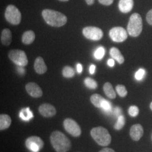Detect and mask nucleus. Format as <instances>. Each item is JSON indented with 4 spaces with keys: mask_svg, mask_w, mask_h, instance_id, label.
Returning a JSON list of instances; mask_svg holds the SVG:
<instances>
[{
    "mask_svg": "<svg viewBox=\"0 0 152 152\" xmlns=\"http://www.w3.org/2000/svg\"><path fill=\"white\" fill-rule=\"evenodd\" d=\"M84 83L86 87L90 89H95L98 87V83L94 79L91 78H86L84 80Z\"/></svg>",
    "mask_w": 152,
    "mask_h": 152,
    "instance_id": "nucleus-24",
    "label": "nucleus"
},
{
    "mask_svg": "<svg viewBox=\"0 0 152 152\" xmlns=\"http://www.w3.org/2000/svg\"><path fill=\"white\" fill-rule=\"evenodd\" d=\"M35 39V33L32 31H28L24 33L22 36V42L25 45H30Z\"/></svg>",
    "mask_w": 152,
    "mask_h": 152,
    "instance_id": "nucleus-18",
    "label": "nucleus"
},
{
    "mask_svg": "<svg viewBox=\"0 0 152 152\" xmlns=\"http://www.w3.org/2000/svg\"><path fill=\"white\" fill-rule=\"evenodd\" d=\"M20 118L23 121H28L33 118V114L29 107L22 109L19 114Z\"/></svg>",
    "mask_w": 152,
    "mask_h": 152,
    "instance_id": "nucleus-21",
    "label": "nucleus"
},
{
    "mask_svg": "<svg viewBox=\"0 0 152 152\" xmlns=\"http://www.w3.org/2000/svg\"><path fill=\"white\" fill-rule=\"evenodd\" d=\"M87 5H91L92 4H94L95 0H85Z\"/></svg>",
    "mask_w": 152,
    "mask_h": 152,
    "instance_id": "nucleus-39",
    "label": "nucleus"
},
{
    "mask_svg": "<svg viewBox=\"0 0 152 152\" xmlns=\"http://www.w3.org/2000/svg\"><path fill=\"white\" fill-rule=\"evenodd\" d=\"M42 15L46 23L52 27H60L67 22L66 16L59 11L45 9L42 12Z\"/></svg>",
    "mask_w": 152,
    "mask_h": 152,
    "instance_id": "nucleus-2",
    "label": "nucleus"
},
{
    "mask_svg": "<svg viewBox=\"0 0 152 152\" xmlns=\"http://www.w3.org/2000/svg\"><path fill=\"white\" fill-rule=\"evenodd\" d=\"M16 69H17V71H18V72H19V73L20 74V75H24V73L26 72L24 69L23 68V66L18 65Z\"/></svg>",
    "mask_w": 152,
    "mask_h": 152,
    "instance_id": "nucleus-34",
    "label": "nucleus"
},
{
    "mask_svg": "<svg viewBox=\"0 0 152 152\" xmlns=\"http://www.w3.org/2000/svg\"><path fill=\"white\" fill-rule=\"evenodd\" d=\"M142 29V22L140 14L134 13L131 15L127 26V32L129 35L136 37L139 36Z\"/></svg>",
    "mask_w": 152,
    "mask_h": 152,
    "instance_id": "nucleus-4",
    "label": "nucleus"
},
{
    "mask_svg": "<svg viewBox=\"0 0 152 152\" xmlns=\"http://www.w3.org/2000/svg\"><path fill=\"white\" fill-rule=\"evenodd\" d=\"M103 90L107 97L110 99H114L116 97V94L112 84L109 82H106L103 86Z\"/></svg>",
    "mask_w": 152,
    "mask_h": 152,
    "instance_id": "nucleus-20",
    "label": "nucleus"
},
{
    "mask_svg": "<svg viewBox=\"0 0 152 152\" xmlns=\"http://www.w3.org/2000/svg\"><path fill=\"white\" fill-rule=\"evenodd\" d=\"M114 114L115 116H117V117H119L121 115V113H122V110H121V109L120 108V107H115V108L114 109Z\"/></svg>",
    "mask_w": 152,
    "mask_h": 152,
    "instance_id": "nucleus-33",
    "label": "nucleus"
},
{
    "mask_svg": "<svg viewBox=\"0 0 152 152\" xmlns=\"http://www.w3.org/2000/svg\"><path fill=\"white\" fill-rule=\"evenodd\" d=\"M82 33L86 38L94 41L100 40L103 36V32L102 30L99 28L96 27L84 28Z\"/></svg>",
    "mask_w": 152,
    "mask_h": 152,
    "instance_id": "nucleus-8",
    "label": "nucleus"
},
{
    "mask_svg": "<svg viewBox=\"0 0 152 152\" xmlns=\"http://www.w3.org/2000/svg\"><path fill=\"white\" fill-rule=\"evenodd\" d=\"M50 142L56 152H67L70 150V140L60 131H55L50 135Z\"/></svg>",
    "mask_w": 152,
    "mask_h": 152,
    "instance_id": "nucleus-1",
    "label": "nucleus"
},
{
    "mask_svg": "<svg viewBox=\"0 0 152 152\" xmlns=\"http://www.w3.org/2000/svg\"><path fill=\"white\" fill-rule=\"evenodd\" d=\"M105 49L103 47H100L94 53V56L95 58L98 59V60H100L102 59L104 56L105 54Z\"/></svg>",
    "mask_w": 152,
    "mask_h": 152,
    "instance_id": "nucleus-28",
    "label": "nucleus"
},
{
    "mask_svg": "<svg viewBox=\"0 0 152 152\" xmlns=\"http://www.w3.org/2000/svg\"><path fill=\"white\" fill-rule=\"evenodd\" d=\"M5 16L6 20L11 24L18 25L21 22V13L15 6L10 5L6 7Z\"/></svg>",
    "mask_w": 152,
    "mask_h": 152,
    "instance_id": "nucleus-5",
    "label": "nucleus"
},
{
    "mask_svg": "<svg viewBox=\"0 0 152 152\" xmlns=\"http://www.w3.org/2000/svg\"><path fill=\"white\" fill-rule=\"evenodd\" d=\"M1 43L5 46L10 45L12 41V34L9 29H4L1 33Z\"/></svg>",
    "mask_w": 152,
    "mask_h": 152,
    "instance_id": "nucleus-16",
    "label": "nucleus"
},
{
    "mask_svg": "<svg viewBox=\"0 0 152 152\" xmlns=\"http://www.w3.org/2000/svg\"><path fill=\"white\" fill-rule=\"evenodd\" d=\"M62 74L65 78H72L75 76V72L73 68L71 66H66L63 69Z\"/></svg>",
    "mask_w": 152,
    "mask_h": 152,
    "instance_id": "nucleus-23",
    "label": "nucleus"
},
{
    "mask_svg": "<svg viewBox=\"0 0 152 152\" xmlns=\"http://www.w3.org/2000/svg\"><path fill=\"white\" fill-rule=\"evenodd\" d=\"M133 0H120L118 7L120 11L123 13H127L131 11L134 6Z\"/></svg>",
    "mask_w": 152,
    "mask_h": 152,
    "instance_id": "nucleus-15",
    "label": "nucleus"
},
{
    "mask_svg": "<svg viewBox=\"0 0 152 152\" xmlns=\"http://www.w3.org/2000/svg\"><path fill=\"white\" fill-rule=\"evenodd\" d=\"M28 94L33 98H40L42 96L43 92L38 85L34 82H29L26 86Z\"/></svg>",
    "mask_w": 152,
    "mask_h": 152,
    "instance_id": "nucleus-11",
    "label": "nucleus"
},
{
    "mask_svg": "<svg viewBox=\"0 0 152 152\" xmlns=\"http://www.w3.org/2000/svg\"><path fill=\"white\" fill-rule=\"evenodd\" d=\"M107 64L108 65L110 66V67H113L114 65L115 64V62H114V60L112 59H109L108 60V62H107Z\"/></svg>",
    "mask_w": 152,
    "mask_h": 152,
    "instance_id": "nucleus-37",
    "label": "nucleus"
},
{
    "mask_svg": "<svg viewBox=\"0 0 152 152\" xmlns=\"http://www.w3.org/2000/svg\"><path fill=\"white\" fill-rule=\"evenodd\" d=\"M145 71L144 69H140L139 70L137 71L135 75V77L137 80L140 81L141 80L145 75Z\"/></svg>",
    "mask_w": 152,
    "mask_h": 152,
    "instance_id": "nucleus-30",
    "label": "nucleus"
},
{
    "mask_svg": "<svg viewBox=\"0 0 152 152\" xmlns=\"http://www.w3.org/2000/svg\"><path fill=\"white\" fill-rule=\"evenodd\" d=\"M11 124V118L9 115L5 114L0 115V130H4L8 129Z\"/></svg>",
    "mask_w": 152,
    "mask_h": 152,
    "instance_id": "nucleus-17",
    "label": "nucleus"
},
{
    "mask_svg": "<svg viewBox=\"0 0 152 152\" xmlns=\"http://www.w3.org/2000/svg\"><path fill=\"white\" fill-rule=\"evenodd\" d=\"M109 36L114 42H122L127 38L128 34L124 28L117 27L110 30Z\"/></svg>",
    "mask_w": 152,
    "mask_h": 152,
    "instance_id": "nucleus-10",
    "label": "nucleus"
},
{
    "mask_svg": "<svg viewBox=\"0 0 152 152\" xmlns=\"http://www.w3.org/2000/svg\"><path fill=\"white\" fill-rule=\"evenodd\" d=\"M9 58L16 65L25 66L28 63L25 52L20 50H12L9 53Z\"/></svg>",
    "mask_w": 152,
    "mask_h": 152,
    "instance_id": "nucleus-6",
    "label": "nucleus"
},
{
    "mask_svg": "<svg viewBox=\"0 0 152 152\" xmlns=\"http://www.w3.org/2000/svg\"><path fill=\"white\" fill-rule=\"evenodd\" d=\"M125 125V117L122 115H121L118 117V120L116 124L114 125V129L117 130H120L122 129Z\"/></svg>",
    "mask_w": 152,
    "mask_h": 152,
    "instance_id": "nucleus-26",
    "label": "nucleus"
},
{
    "mask_svg": "<svg viewBox=\"0 0 152 152\" xmlns=\"http://www.w3.org/2000/svg\"><path fill=\"white\" fill-rule=\"evenodd\" d=\"M63 125L65 130L72 136L78 137L81 135V127L75 120L71 118H66L64 121Z\"/></svg>",
    "mask_w": 152,
    "mask_h": 152,
    "instance_id": "nucleus-7",
    "label": "nucleus"
},
{
    "mask_svg": "<svg viewBox=\"0 0 152 152\" xmlns=\"http://www.w3.org/2000/svg\"><path fill=\"white\" fill-rule=\"evenodd\" d=\"M115 89L119 96L122 98H124L127 94V91L124 85H118L115 87Z\"/></svg>",
    "mask_w": 152,
    "mask_h": 152,
    "instance_id": "nucleus-27",
    "label": "nucleus"
},
{
    "mask_svg": "<svg viewBox=\"0 0 152 152\" xmlns=\"http://www.w3.org/2000/svg\"><path fill=\"white\" fill-rule=\"evenodd\" d=\"M90 134L92 139L101 146H108L111 142V136L108 131L103 127L100 126L93 128Z\"/></svg>",
    "mask_w": 152,
    "mask_h": 152,
    "instance_id": "nucleus-3",
    "label": "nucleus"
},
{
    "mask_svg": "<svg viewBox=\"0 0 152 152\" xmlns=\"http://www.w3.org/2000/svg\"><path fill=\"white\" fill-rule=\"evenodd\" d=\"M114 0H99V2L104 5H110L113 4Z\"/></svg>",
    "mask_w": 152,
    "mask_h": 152,
    "instance_id": "nucleus-32",
    "label": "nucleus"
},
{
    "mask_svg": "<svg viewBox=\"0 0 152 152\" xmlns=\"http://www.w3.org/2000/svg\"><path fill=\"white\" fill-rule=\"evenodd\" d=\"M95 68H96L95 65H93V64L91 65V66H90V69H89V72H90V74L93 75L95 71Z\"/></svg>",
    "mask_w": 152,
    "mask_h": 152,
    "instance_id": "nucleus-35",
    "label": "nucleus"
},
{
    "mask_svg": "<svg viewBox=\"0 0 152 152\" xmlns=\"http://www.w3.org/2000/svg\"><path fill=\"white\" fill-rule=\"evenodd\" d=\"M34 68L36 72L39 75L44 74L48 69L43 58L41 56L36 58L34 64Z\"/></svg>",
    "mask_w": 152,
    "mask_h": 152,
    "instance_id": "nucleus-14",
    "label": "nucleus"
},
{
    "mask_svg": "<svg viewBox=\"0 0 152 152\" xmlns=\"http://www.w3.org/2000/svg\"><path fill=\"white\" fill-rule=\"evenodd\" d=\"M77 70L79 73H81L82 72V66L81 64H78L77 65Z\"/></svg>",
    "mask_w": 152,
    "mask_h": 152,
    "instance_id": "nucleus-38",
    "label": "nucleus"
},
{
    "mask_svg": "<svg viewBox=\"0 0 152 152\" xmlns=\"http://www.w3.org/2000/svg\"><path fill=\"white\" fill-rule=\"evenodd\" d=\"M144 130L142 126L140 124L133 125L131 127L130 135L132 140L138 141L143 135Z\"/></svg>",
    "mask_w": 152,
    "mask_h": 152,
    "instance_id": "nucleus-13",
    "label": "nucleus"
},
{
    "mask_svg": "<svg viewBox=\"0 0 152 152\" xmlns=\"http://www.w3.org/2000/svg\"><path fill=\"white\" fill-rule=\"evenodd\" d=\"M110 56L118 61V63L120 64H122L124 63L125 59L123 56V55L120 52V50L116 48H112L110 50Z\"/></svg>",
    "mask_w": 152,
    "mask_h": 152,
    "instance_id": "nucleus-19",
    "label": "nucleus"
},
{
    "mask_svg": "<svg viewBox=\"0 0 152 152\" xmlns=\"http://www.w3.org/2000/svg\"><path fill=\"white\" fill-rule=\"evenodd\" d=\"M104 98L102 97L100 95L95 94L92 95L90 98V100L91 103L96 108H101L102 104L104 100Z\"/></svg>",
    "mask_w": 152,
    "mask_h": 152,
    "instance_id": "nucleus-22",
    "label": "nucleus"
},
{
    "mask_svg": "<svg viewBox=\"0 0 152 152\" xmlns=\"http://www.w3.org/2000/svg\"><path fill=\"white\" fill-rule=\"evenodd\" d=\"M102 108L103 109L104 112L107 114H110L112 112V104L105 99H104L103 103L102 104Z\"/></svg>",
    "mask_w": 152,
    "mask_h": 152,
    "instance_id": "nucleus-25",
    "label": "nucleus"
},
{
    "mask_svg": "<svg viewBox=\"0 0 152 152\" xmlns=\"http://www.w3.org/2000/svg\"><path fill=\"white\" fill-rule=\"evenodd\" d=\"M39 113L45 117H52L56 113V110L54 107L50 104H43L38 108Z\"/></svg>",
    "mask_w": 152,
    "mask_h": 152,
    "instance_id": "nucleus-12",
    "label": "nucleus"
},
{
    "mask_svg": "<svg viewBox=\"0 0 152 152\" xmlns=\"http://www.w3.org/2000/svg\"><path fill=\"white\" fill-rule=\"evenodd\" d=\"M99 152H115L113 149L108 148H104L102 151H100Z\"/></svg>",
    "mask_w": 152,
    "mask_h": 152,
    "instance_id": "nucleus-36",
    "label": "nucleus"
},
{
    "mask_svg": "<svg viewBox=\"0 0 152 152\" xmlns=\"http://www.w3.org/2000/svg\"><path fill=\"white\" fill-rule=\"evenodd\" d=\"M60 1H68V0H59Z\"/></svg>",
    "mask_w": 152,
    "mask_h": 152,
    "instance_id": "nucleus-41",
    "label": "nucleus"
},
{
    "mask_svg": "<svg viewBox=\"0 0 152 152\" xmlns=\"http://www.w3.org/2000/svg\"><path fill=\"white\" fill-rule=\"evenodd\" d=\"M139 108L135 105L131 106L129 109V114L131 117H136L139 114Z\"/></svg>",
    "mask_w": 152,
    "mask_h": 152,
    "instance_id": "nucleus-29",
    "label": "nucleus"
},
{
    "mask_svg": "<svg viewBox=\"0 0 152 152\" xmlns=\"http://www.w3.org/2000/svg\"><path fill=\"white\" fill-rule=\"evenodd\" d=\"M26 146L32 152H38L44 147L43 140L38 136L29 137L26 140Z\"/></svg>",
    "mask_w": 152,
    "mask_h": 152,
    "instance_id": "nucleus-9",
    "label": "nucleus"
},
{
    "mask_svg": "<svg viewBox=\"0 0 152 152\" xmlns=\"http://www.w3.org/2000/svg\"><path fill=\"white\" fill-rule=\"evenodd\" d=\"M150 108H151V109L152 110V102L150 104Z\"/></svg>",
    "mask_w": 152,
    "mask_h": 152,
    "instance_id": "nucleus-40",
    "label": "nucleus"
},
{
    "mask_svg": "<svg viewBox=\"0 0 152 152\" xmlns=\"http://www.w3.org/2000/svg\"><path fill=\"white\" fill-rule=\"evenodd\" d=\"M147 22L150 24L152 26V9L148 11V12L147 13Z\"/></svg>",
    "mask_w": 152,
    "mask_h": 152,
    "instance_id": "nucleus-31",
    "label": "nucleus"
}]
</instances>
